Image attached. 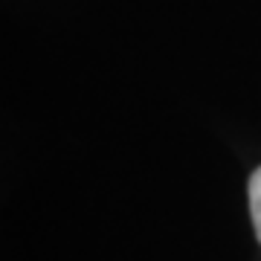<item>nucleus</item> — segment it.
<instances>
[{
	"label": "nucleus",
	"mask_w": 261,
	"mask_h": 261,
	"mask_svg": "<svg viewBox=\"0 0 261 261\" xmlns=\"http://www.w3.org/2000/svg\"><path fill=\"white\" fill-rule=\"evenodd\" d=\"M250 215H252V226H255V238L261 244V166L250 177Z\"/></svg>",
	"instance_id": "obj_1"
}]
</instances>
